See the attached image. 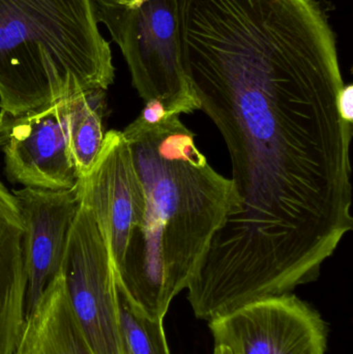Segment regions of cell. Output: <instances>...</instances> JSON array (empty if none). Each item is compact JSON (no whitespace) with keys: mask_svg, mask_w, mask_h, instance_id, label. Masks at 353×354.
I'll return each mask as SVG.
<instances>
[{"mask_svg":"<svg viewBox=\"0 0 353 354\" xmlns=\"http://www.w3.org/2000/svg\"><path fill=\"white\" fill-rule=\"evenodd\" d=\"M122 133L144 187L146 207L116 284L133 309L149 319H164L240 198L231 179L209 165L180 115L155 126L136 118Z\"/></svg>","mask_w":353,"mask_h":354,"instance_id":"6da1fadb","label":"cell"},{"mask_svg":"<svg viewBox=\"0 0 353 354\" xmlns=\"http://www.w3.org/2000/svg\"><path fill=\"white\" fill-rule=\"evenodd\" d=\"M115 79L91 0H0V111L21 115Z\"/></svg>","mask_w":353,"mask_h":354,"instance_id":"7a4b0ae2","label":"cell"},{"mask_svg":"<svg viewBox=\"0 0 353 354\" xmlns=\"http://www.w3.org/2000/svg\"><path fill=\"white\" fill-rule=\"evenodd\" d=\"M120 48L143 101L158 99L169 115L200 110L180 58L178 0H91Z\"/></svg>","mask_w":353,"mask_h":354,"instance_id":"3957f363","label":"cell"},{"mask_svg":"<svg viewBox=\"0 0 353 354\" xmlns=\"http://www.w3.org/2000/svg\"><path fill=\"white\" fill-rule=\"evenodd\" d=\"M60 272L70 305L93 353L128 354L113 263L82 195Z\"/></svg>","mask_w":353,"mask_h":354,"instance_id":"277c9868","label":"cell"},{"mask_svg":"<svg viewBox=\"0 0 353 354\" xmlns=\"http://www.w3.org/2000/svg\"><path fill=\"white\" fill-rule=\"evenodd\" d=\"M68 97L18 116L0 111V151L12 183L52 191L78 183L70 149Z\"/></svg>","mask_w":353,"mask_h":354,"instance_id":"5b68a950","label":"cell"},{"mask_svg":"<svg viewBox=\"0 0 353 354\" xmlns=\"http://www.w3.org/2000/svg\"><path fill=\"white\" fill-rule=\"evenodd\" d=\"M215 346L233 354H325L321 314L292 293L247 304L209 320Z\"/></svg>","mask_w":353,"mask_h":354,"instance_id":"8992f818","label":"cell"},{"mask_svg":"<svg viewBox=\"0 0 353 354\" xmlns=\"http://www.w3.org/2000/svg\"><path fill=\"white\" fill-rule=\"evenodd\" d=\"M79 183L81 195L101 231L116 276L146 207L144 187L124 133L116 130L106 133L97 161Z\"/></svg>","mask_w":353,"mask_h":354,"instance_id":"52a82bcc","label":"cell"},{"mask_svg":"<svg viewBox=\"0 0 353 354\" xmlns=\"http://www.w3.org/2000/svg\"><path fill=\"white\" fill-rule=\"evenodd\" d=\"M12 194L24 226L26 318L61 270L68 233L81 203L80 183L59 191L22 187Z\"/></svg>","mask_w":353,"mask_h":354,"instance_id":"ba28073f","label":"cell"},{"mask_svg":"<svg viewBox=\"0 0 353 354\" xmlns=\"http://www.w3.org/2000/svg\"><path fill=\"white\" fill-rule=\"evenodd\" d=\"M24 226L12 192L0 180V354H14L25 322Z\"/></svg>","mask_w":353,"mask_h":354,"instance_id":"9c48e42d","label":"cell"},{"mask_svg":"<svg viewBox=\"0 0 353 354\" xmlns=\"http://www.w3.org/2000/svg\"><path fill=\"white\" fill-rule=\"evenodd\" d=\"M14 354H95L70 305L61 272L25 318Z\"/></svg>","mask_w":353,"mask_h":354,"instance_id":"30bf717a","label":"cell"},{"mask_svg":"<svg viewBox=\"0 0 353 354\" xmlns=\"http://www.w3.org/2000/svg\"><path fill=\"white\" fill-rule=\"evenodd\" d=\"M70 149L80 177L85 176L97 161L105 140L107 91L90 89L68 97Z\"/></svg>","mask_w":353,"mask_h":354,"instance_id":"8fae6325","label":"cell"},{"mask_svg":"<svg viewBox=\"0 0 353 354\" xmlns=\"http://www.w3.org/2000/svg\"><path fill=\"white\" fill-rule=\"evenodd\" d=\"M120 295V322L128 354H171L164 330V319H149Z\"/></svg>","mask_w":353,"mask_h":354,"instance_id":"7c38bea8","label":"cell"},{"mask_svg":"<svg viewBox=\"0 0 353 354\" xmlns=\"http://www.w3.org/2000/svg\"><path fill=\"white\" fill-rule=\"evenodd\" d=\"M168 116L170 115L164 104L160 100L153 99L145 102L144 107L137 120H140L142 124L155 126L163 122Z\"/></svg>","mask_w":353,"mask_h":354,"instance_id":"4fadbf2b","label":"cell"},{"mask_svg":"<svg viewBox=\"0 0 353 354\" xmlns=\"http://www.w3.org/2000/svg\"><path fill=\"white\" fill-rule=\"evenodd\" d=\"M339 110L342 118L353 126V86L345 85L340 93Z\"/></svg>","mask_w":353,"mask_h":354,"instance_id":"5bb4252c","label":"cell"},{"mask_svg":"<svg viewBox=\"0 0 353 354\" xmlns=\"http://www.w3.org/2000/svg\"><path fill=\"white\" fill-rule=\"evenodd\" d=\"M213 354H233L227 347L225 346H215V349H213Z\"/></svg>","mask_w":353,"mask_h":354,"instance_id":"9a60e30c","label":"cell"}]
</instances>
